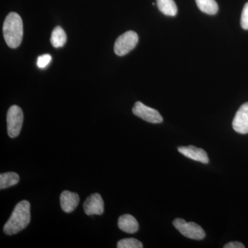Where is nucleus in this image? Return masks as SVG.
I'll return each instance as SVG.
<instances>
[{
	"label": "nucleus",
	"instance_id": "nucleus-13",
	"mask_svg": "<svg viewBox=\"0 0 248 248\" xmlns=\"http://www.w3.org/2000/svg\"><path fill=\"white\" fill-rule=\"evenodd\" d=\"M19 182V176L14 172L1 173L0 174V189L8 188L17 184Z\"/></svg>",
	"mask_w": 248,
	"mask_h": 248
},
{
	"label": "nucleus",
	"instance_id": "nucleus-12",
	"mask_svg": "<svg viewBox=\"0 0 248 248\" xmlns=\"http://www.w3.org/2000/svg\"><path fill=\"white\" fill-rule=\"evenodd\" d=\"M158 9L162 14L174 17L177 14V7L174 0H156Z\"/></svg>",
	"mask_w": 248,
	"mask_h": 248
},
{
	"label": "nucleus",
	"instance_id": "nucleus-6",
	"mask_svg": "<svg viewBox=\"0 0 248 248\" xmlns=\"http://www.w3.org/2000/svg\"><path fill=\"white\" fill-rule=\"evenodd\" d=\"M134 115L142 120L152 124H160L163 122L162 116L159 111L144 105L141 102H137L133 108Z\"/></svg>",
	"mask_w": 248,
	"mask_h": 248
},
{
	"label": "nucleus",
	"instance_id": "nucleus-16",
	"mask_svg": "<svg viewBox=\"0 0 248 248\" xmlns=\"http://www.w3.org/2000/svg\"><path fill=\"white\" fill-rule=\"evenodd\" d=\"M118 248H142L143 244L139 240L134 238H128L120 240L117 243Z\"/></svg>",
	"mask_w": 248,
	"mask_h": 248
},
{
	"label": "nucleus",
	"instance_id": "nucleus-15",
	"mask_svg": "<svg viewBox=\"0 0 248 248\" xmlns=\"http://www.w3.org/2000/svg\"><path fill=\"white\" fill-rule=\"evenodd\" d=\"M201 11L208 15H215L218 12V6L215 0H195Z\"/></svg>",
	"mask_w": 248,
	"mask_h": 248
},
{
	"label": "nucleus",
	"instance_id": "nucleus-19",
	"mask_svg": "<svg viewBox=\"0 0 248 248\" xmlns=\"http://www.w3.org/2000/svg\"><path fill=\"white\" fill-rule=\"evenodd\" d=\"M225 248H244V244L238 241H233V242L228 243L224 246Z\"/></svg>",
	"mask_w": 248,
	"mask_h": 248
},
{
	"label": "nucleus",
	"instance_id": "nucleus-11",
	"mask_svg": "<svg viewBox=\"0 0 248 248\" xmlns=\"http://www.w3.org/2000/svg\"><path fill=\"white\" fill-rule=\"evenodd\" d=\"M118 227L124 232L134 234L138 231L139 223L133 215L126 214L119 218Z\"/></svg>",
	"mask_w": 248,
	"mask_h": 248
},
{
	"label": "nucleus",
	"instance_id": "nucleus-3",
	"mask_svg": "<svg viewBox=\"0 0 248 248\" xmlns=\"http://www.w3.org/2000/svg\"><path fill=\"white\" fill-rule=\"evenodd\" d=\"M173 226L186 237L194 240H202L205 233L203 228L194 222H187L183 218H178L173 221Z\"/></svg>",
	"mask_w": 248,
	"mask_h": 248
},
{
	"label": "nucleus",
	"instance_id": "nucleus-14",
	"mask_svg": "<svg viewBox=\"0 0 248 248\" xmlns=\"http://www.w3.org/2000/svg\"><path fill=\"white\" fill-rule=\"evenodd\" d=\"M67 40L66 34L62 27H57L53 31L50 37L51 45L55 48H60L66 44Z\"/></svg>",
	"mask_w": 248,
	"mask_h": 248
},
{
	"label": "nucleus",
	"instance_id": "nucleus-10",
	"mask_svg": "<svg viewBox=\"0 0 248 248\" xmlns=\"http://www.w3.org/2000/svg\"><path fill=\"white\" fill-rule=\"evenodd\" d=\"M79 203V197L76 192L65 190L60 195V205L64 213H71L76 210Z\"/></svg>",
	"mask_w": 248,
	"mask_h": 248
},
{
	"label": "nucleus",
	"instance_id": "nucleus-5",
	"mask_svg": "<svg viewBox=\"0 0 248 248\" xmlns=\"http://www.w3.org/2000/svg\"><path fill=\"white\" fill-rule=\"evenodd\" d=\"M139 37L138 34L134 31H127L117 39L114 50L118 56H124L131 51L138 45Z\"/></svg>",
	"mask_w": 248,
	"mask_h": 248
},
{
	"label": "nucleus",
	"instance_id": "nucleus-4",
	"mask_svg": "<svg viewBox=\"0 0 248 248\" xmlns=\"http://www.w3.org/2000/svg\"><path fill=\"white\" fill-rule=\"evenodd\" d=\"M7 132L11 138H17L22 130L24 113L20 107L14 105L7 112Z\"/></svg>",
	"mask_w": 248,
	"mask_h": 248
},
{
	"label": "nucleus",
	"instance_id": "nucleus-7",
	"mask_svg": "<svg viewBox=\"0 0 248 248\" xmlns=\"http://www.w3.org/2000/svg\"><path fill=\"white\" fill-rule=\"evenodd\" d=\"M232 127L236 133L242 135L248 133V102L243 104L236 112Z\"/></svg>",
	"mask_w": 248,
	"mask_h": 248
},
{
	"label": "nucleus",
	"instance_id": "nucleus-9",
	"mask_svg": "<svg viewBox=\"0 0 248 248\" xmlns=\"http://www.w3.org/2000/svg\"><path fill=\"white\" fill-rule=\"evenodd\" d=\"M178 151L189 159L199 161L202 164H208V155L202 148H197L194 146H180L178 148Z\"/></svg>",
	"mask_w": 248,
	"mask_h": 248
},
{
	"label": "nucleus",
	"instance_id": "nucleus-8",
	"mask_svg": "<svg viewBox=\"0 0 248 248\" xmlns=\"http://www.w3.org/2000/svg\"><path fill=\"white\" fill-rule=\"evenodd\" d=\"M104 201L102 196L99 193H94L90 195L84 203V210L86 215H101L104 213Z\"/></svg>",
	"mask_w": 248,
	"mask_h": 248
},
{
	"label": "nucleus",
	"instance_id": "nucleus-17",
	"mask_svg": "<svg viewBox=\"0 0 248 248\" xmlns=\"http://www.w3.org/2000/svg\"><path fill=\"white\" fill-rule=\"evenodd\" d=\"M51 55H48V54L41 55V56L39 57L38 59H37V66L40 68H45L48 66L50 62H51Z\"/></svg>",
	"mask_w": 248,
	"mask_h": 248
},
{
	"label": "nucleus",
	"instance_id": "nucleus-2",
	"mask_svg": "<svg viewBox=\"0 0 248 248\" xmlns=\"http://www.w3.org/2000/svg\"><path fill=\"white\" fill-rule=\"evenodd\" d=\"M3 33L6 45L10 48H17L23 38V22L17 13H10L5 19Z\"/></svg>",
	"mask_w": 248,
	"mask_h": 248
},
{
	"label": "nucleus",
	"instance_id": "nucleus-18",
	"mask_svg": "<svg viewBox=\"0 0 248 248\" xmlns=\"http://www.w3.org/2000/svg\"><path fill=\"white\" fill-rule=\"evenodd\" d=\"M241 27L244 30H248V2L245 4L241 18Z\"/></svg>",
	"mask_w": 248,
	"mask_h": 248
},
{
	"label": "nucleus",
	"instance_id": "nucleus-1",
	"mask_svg": "<svg viewBox=\"0 0 248 248\" xmlns=\"http://www.w3.org/2000/svg\"><path fill=\"white\" fill-rule=\"evenodd\" d=\"M31 222V204L27 200L19 202L15 207L9 219L5 223L4 232L7 235L17 234L25 229Z\"/></svg>",
	"mask_w": 248,
	"mask_h": 248
}]
</instances>
